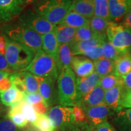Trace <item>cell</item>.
<instances>
[{"mask_svg": "<svg viewBox=\"0 0 131 131\" xmlns=\"http://www.w3.org/2000/svg\"><path fill=\"white\" fill-rule=\"evenodd\" d=\"M125 93L123 85H118L105 92L104 104L109 108L119 110L122 108V101Z\"/></svg>", "mask_w": 131, "mask_h": 131, "instance_id": "2e32d148", "label": "cell"}, {"mask_svg": "<svg viewBox=\"0 0 131 131\" xmlns=\"http://www.w3.org/2000/svg\"><path fill=\"white\" fill-rule=\"evenodd\" d=\"M24 93L12 86L6 91H0V103L7 107H14L24 100Z\"/></svg>", "mask_w": 131, "mask_h": 131, "instance_id": "ac0fdd59", "label": "cell"}, {"mask_svg": "<svg viewBox=\"0 0 131 131\" xmlns=\"http://www.w3.org/2000/svg\"><path fill=\"white\" fill-rule=\"evenodd\" d=\"M12 70L5 55L0 53V71L10 73Z\"/></svg>", "mask_w": 131, "mask_h": 131, "instance_id": "ab89813d", "label": "cell"}, {"mask_svg": "<svg viewBox=\"0 0 131 131\" xmlns=\"http://www.w3.org/2000/svg\"><path fill=\"white\" fill-rule=\"evenodd\" d=\"M40 81L38 92L41 95L47 107L53 105L58 100L55 91V82L56 80L51 78L38 77Z\"/></svg>", "mask_w": 131, "mask_h": 131, "instance_id": "30bf717a", "label": "cell"}, {"mask_svg": "<svg viewBox=\"0 0 131 131\" xmlns=\"http://www.w3.org/2000/svg\"><path fill=\"white\" fill-rule=\"evenodd\" d=\"M110 21L99 17L94 16L89 19L90 27L93 32L97 35H106V31Z\"/></svg>", "mask_w": 131, "mask_h": 131, "instance_id": "4316f807", "label": "cell"}, {"mask_svg": "<svg viewBox=\"0 0 131 131\" xmlns=\"http://www.w3.org/2000/svg\"><path fill=\"white\" fill-rule=\"evenodd\" d=\"M12 86V84L10 80L9 77L5 78L0 81V91H6L10 89Z\"/></svg>", "mask_w": 131, "mask_h": 131, "instance_id": "ee69618b", "label": "cell"}, {"mask_svg": "<svg viewBox=\"0 0 131 131\" xmlns=\"http://www.w3.org/2000/svg\"><path fill=\"white\" fill-rule=\"evenodd\" d=\"M61 24L77 29L89 24V19L70 9Z\"/></svg>", "mask_w": 131, "mask_h": 131, "instance_id": "603a6c76", "label": "cell"}, {"mask_svg": "<svg viewBox=\"0 0 131 131\" xmlns=\"http://www.w3.org/2000/svg\"><path fill=\"white\" fill-rule=\"evenodd\" d=\"M6 49V39L4 34L0 33V53L5 55Z\"/></svg>", "mask_w": 131, "mask_h": 131, "instance_id": "bcb514c9", "label": "cell"}, {"mask_svg": "<svg viewBox=\"0 0 131 131\" xmlns=\"http://www.w3.org/2000/svg\"><path fill=\"white\" fill-rule=\"evenodd\" d=\"M21 112L24 115L29 122L34 123L37 120L38 114L35 111L32 104L27 103L26 101H22L19 103Z\"/></svg>", "mask_w": 131, "mask_h": 131, "instance_id": "4dcf8cb0", "label": "cell"}, {"mask_svg": "<svg viewBox=\"0 0 131 131\" xmlns=\"http://www.w3.org/2000/svg\"><path fill=\"white\" fill-rule=\"evenodd\" d=\"M6 57L13 70H23L32 61L35 52L29 47L10 40L6 36Z\"/></svg>", "mask_w": 131, "mask_h": 131, "instance_id": "277c9868", "label": "cell"}, {"mask_svg": "<svg viewBox=\"0 0 131 131\" xmlns=\"http://www.w3.org/2000/svg\"><path fill=\"white\" fill-rule=\"evenodd\" d=\"M105 91L99 84L80 100L77 106L83 107H94L104 104Z\"/></svg>", "mask_w": 131, "mask_h": 131, "instance_id": "e0dca14e", "label": "cell"}, {"mask_svg": "<svg viewBox=\"0 0 131 131\" xmlns=\"http://www.w3.org/2000/svg\"><path fill=\"white\" fill-rule=\"evenodd\" d=\"M24 7L23 0H0V20L11 21L21 14Z\"/></svg>", "mask_w": 131, "mask_h": 131, "instance_id": "9c48e42d", "label": "cell"}, {"mask_svg": "<svg viewBox=\"0 0 131 131\" xmlns=\"http://www.w3.org/2000/svg\"><path fill=\"white\" fill-rule=\"evenodd\" d=\"M122 107L131 109V92H126L122 101Z\"/></svg>", "mask_w": 131, "mask_h": 131, "instance_id": "b9f144b4", "label": "cell"}, {"mask_svg": "<svg viewBox=\"0 0 131 131\" xmlns=\"http://www.w3.org/2000/svg\"><path fill=\"white\" fill-rule=\"evenodd\" d=\"M47 115L53 129L65 130L74 124L72 108L70 107L53 106L49 109Z\"/></svg>", "mask_w": 131, "mask_h": 131, "instance_id": "52a82bcc", "label": "cell"}, {"mask_svg": "<svg viewBox=\"0 0 131 131\" xmlns=\"http://www.w3.org/2000/svg\"><path fill=\"white\" fill-rule=\"evenodd\" d=\"M83 109L88 120L93 126L96 127L107 122L110 113V108L104 103L94 107H83Z\"/></svg>", "mask_w": 131, "mask_h": 131, "instance_id": "8fae6325", "label": "cell"}, {"mask_svg": "<svg viewBox=\"0 0 131 131\" xmlns=\"http://www.w3.org/2000/svg\"><path fill=\"white\" fill-rule=\"evenodd\" d=\"M119 115L123 117L127 121V122L131 124V109H126L121 111Z\"/></svg>", "mask_w": 131, "mask_h": 131, "instance_id": "7dc6e473", "label": "cell"}, {"mask_svg": "<svg viewBox=\"0 0 131 131\" xmlns=\"http://www.w3.org/2000/svg\"><path fill=\"white\" fill-rule=\"evenodd\" d=\"M39 1L40 0H23V2L24 6H27L31 4H35Z\"/></svg>", "mask_w": 131, "mask_h": 131, "instance_id": "681fc988", "label": "cell"}, {"mask_svg": "<svg viewBox=\"0 0 131 131\" xmlns=\"http://www.w3.org/2000/svg\"><path fill=\"white\" fill-rule=\"evenodd\" d=\"M42 50L49 54L57 62L60 47V43L57 40L54 31L41 35Z\"/></svg>", "mask_w": 131, "mask_h": 131, "instance_id": "d6986e66", "label": "cell"}, {"mask_svg": "<svg viewBox=\"0 0 131 131\" xmlns=\"http://www.w3.org/2000/svg\"><path fill=\"white\" fill-rule=\"evenodd\" d=\"M19 22L41 35L54 31L57 26L50 23L34 10H27L21 14L19 16Z\"/></svg>", "mask_w": 131, "mask_h": 131, "instance_id": "ba28073f", "label": "cell"}, {"mask_svg": "<svg viewBox=\"0 0 131 131\" xmlns=\"http://www.w3.org/2000/svg\"><path fill=\"white\" fill-rule=\"evenodd\" d=\"M101 46H102L103 51H104V57L106 58L115 61L119 57L123 55L122 52L115 48L110 43V42L107 40V39L103 42Z\"/></svg>", "mask_w": 131, "mask_h": 131, "instance_id": "1f68e13d", "label": "cell"}, {"mask_svg": "<svg viewBox=\"0 0 131 131\" xmlns=\"http://www.w3.org/2000/svg\"><path fill=\"white\" fill-rule=\"evenodd\" d=\"M9 78L13 86L16 87L18 90L24 93L27 92L25 83H24V81L23 72L22 71L19 73H15L10 75Z\"/></svg>", "mask_w": 131, "mask_h": 131, "instance_id": "e575fe53", "label": "cell"}, {"mask_svg": "<svg viewBox=\"0 0 131 131\" xmlns=\"http://www.w3.org/2000/svg\"><path fill=\"white\" fill-rule=\"evenodd\" d=\"M70 9L81 15L86 18L94 16V0H73Z\"/></svg>", "mask_w": 131, "mask_h": 131, "instance_id": "44dd1931", "label": "cell"}, {"mask_svg": "<svg viewBox=\"0 0 131 131\" xmlns=\"http://www.w3.org/2000/svg\"><path fill=\"white\" fill-rule=\"evenodd\" d=\"M99 85L106 92L114 87L118 85H123V81L122 77L118 76L115 73H112L101 78Z\"/></svg>", "mask_w": 131, "mask_h": 131, "instance_id": "83f0119b", "label": "cell"}, {"mask_svg": "<svg viewBox=\"0 0 131 131\" xmlns=\"http://www.w3.org/2000/svg\"><path fill=\"white\" fill-rule=\"evenodd\" d=\"M10 73L6 72L0 71V81L5 78L9 77H10Z\"/></svg>", "mask_w": 131, "mask_h": 131, "instance_id": "f907efd6", "label": "cell"}, {"mask_svg": "<svg viewBox=\"0 0 131 131\" xmlns=\"http://www.w3.org/2000/svg\"><path fill=\"white\" fill-rule=\"evenodd\" d=\"M72 111L73 117H74V123H83L88 119L84 109L81 106H73V107L72 108Z\"/></svg>", "mask_w": 131, "mask_h": 131, "instance_id": "8d00e7d4", "label": "cell"}, {"mask_svg": "<svg viewBox=\"0 0 131 131\" xmlns=\"http://www.w3.org/2000/svg\"><path fill=\"white\" fill-rule=\"evenodd\" d=\"M23 72L24 81L25 83L26 91L28 93H37L39 91L40 81L38 77L33 75L27 71Z\"/></svg>", "mask_w": 131, "mask_h": 131, "instance_id": "f1b7e54d", "label": "cell"}, {"mask_svg": "<svg viewBox=\"0 0 131 131\" xmlns=\"http://www.w3.org/2000/svg\"><path fill=\"white\" fill-rule=\"evenodd\" d=\"M32 124L36 129L40 131L54 130L47 114H38L37 119Z\"/></svg>", "mask_w": 131, "mask_h": 131, "instance_id": "836d02e7", "label": "cell"}, {"mask_svg": "<svg viewBox=\"0 0 131 131\" xmlns=\"http://www.w3.org/2000/svg\"><path fill=\"white\" fill-rule=\"evenodd\" d=\"M5 117L10 119L18 128H24L29 122L21 112L19 103L14 107H10Z\"/></svg>", "mask_w": 131, "mask_h": 131, "instance_id": "484cf974", "label": "cell"}, {"mask_svg": "<svg viewBox=\"0 0 131 131\" xmlns=\"http://www.w3.org/2000/svg\"><path fill=\"white\" fill-rule=\"evenodd\" d=\"M73 0H40L34 4V10L54 25L61 23Z\"/></svg>", "mask_w": 131, "mask_h": 131, "instance_id": "7a4b0ae2", "label": "cell"}, {"mask_svg": "<svg viewBox=\"0 0 131 131\" xmlns=\"http://www.w3.org/2000/svg\"><path fill=\"white\" fill-rule=\"evenodd\" d=\"M96 131H116L115 130V129L112 127V126L111 125L106 122L104 123L101 124V125L98 126L96 127Z\"/></svg>", "mask_w": 131, "mask_h": 131, "instance_id": "f6af8a7d", "label": "cell"}, {"mask_svg": "<svg viewBox=\"0 0 131 131\" xmlns=\"http://www.w3.org/2000/svg\"><path fill=\"white\" fill-rule=\"evenodd\" d=\"M0 24H1V20H0Z\"/></svg>", "mask_w": 131, "mask_h": 131, "instance_id": "11a10c76", "label": "cell"}, {"mask_svg": "<svg viewBox=\"0 0 131 131\" xmlns=\"http://www.w3.org/2000/svg\"><path fill=\"white\" fill-rule=\"evenodd\" d=\"M131 9V0H109L110 21L118 22L124 19Z\"/></svg>", "mask_w": 131, "mask_h": 131, "instance_id": "7c38bea8", "label": "cell"}, {"mask_svg": "<svg viewBox=\"0 0 131 131\" xmlns=\"http://www.w3.org/2000/svg\"><path fill=\"white\" fill-rule=\"evenodd\" d=\"M107 37L106 35H96L94 38L90 40L73 42L70 45L73 55H83L86 52L92 49L93 47L102 45L103 42L107 40Z\"/></svg>", "mask_w": 131, "mask_h": 131, "instance_id": "5bb4252c", "label": "cell"}, {"mask_svg": "<svg viewBox=\"0 0 131 131\" xmlns=\"http://www.w3.org/2000/svg\"><path fill=\"white\" fill-rule=\"evenodd\" d=\"M124 89L131 92V71L122 77Z\"/></svg>", "mask_w": 131, "mask_h": 131, "instance_id": "7bdbcfd3", "label": "cell"}, {"mask_svg": "<svg viewBox=\"0 0 131 131\" xmlns=\"http://www.w3.org/2000/svg\"><path fill=\"white\" fill-rule=\"evenodd\" d=\"M96 35L97 34H95L93 32L90 27V25L88 24L77 29L73 42L90 40L94 38Z\"/></svg>", "mask_w": 131, "mask_h": 131, "instance_id": "d6a6232c", "label": "cell"}, {"mask_svg": "<svg viewBox=\"0 0 131 131\" xmlns=\"http://www.w3.org/2000/svg\"><path fill=\"white\" fill-rule=\"evenodd\" d=\"M5 112H6V109H5V108L3 107L2 104L0 103V118H2L3 116L4 115V114H5Z\"/></svg>", "mask_w": 131, "mask_h": 131, "instance_id": "816d5d0a", "label": "cell"}, {"mask_svg": "<svg viewBox=\"0 0 131 131\" xmlns=\"http://www.w3.org/2000/svg\"><path fill=\"white\" fill-rule=\"evenodd\" d=\"M32 106L38 114H46L48 107L45 104V101H41L34 104H32Z\"/></svg>", "mask_w": 131, "mask_h": 131, "instance_id": "60d3db41", "label": "cell"}, {"mask_svg": "<svg viewBox=\"0 0 131 131\" xmlns=\"http://www.w3.org/2000/svg\"><path fill=\"white\" fill-rule=\"evenodd\" d=\"M107 40L110 43L122 52L128 53L131 50V29L123 24L110 21L106 31Z\"/></svg>", "mask_w": 131, "mask_h": 131, "instance_id": "8992f818", "label": "cell"}, {"mask_svg": "<svg viewBox=\"0 0 131 131\" xmlns=\"http://www.w3.org/2000/svg\"><path fill=\"white\" fill-rule=\"evenodd\" d=\"M77 29L64 24H58L54 32L60 45H71L74 41Z\"/></svg>", "mask_w": 131, "mask_h": 131, "instance_id": "ffe728a7", "label": "cell"}, {"mask_svg": "<svg viewBox=\"0 0 131 131\" xmlns=\"http://www.w3.org/2000/svg\"><path fill=\"white\" fill-rule=\"evenodd\" d=\"M87 131H96V130H87Z\"/></svg>", "mask_w": 131, "mask_h": 131, "instance_id": "db71d44e", "label": "cell"}, {"mask_svg": "<svg viewBox=\"0 0 131 131\" xmlns=\"http://www.w3.org/2000/svg\"><path fill=\"white\" fill-rule=\"evenodd\" d=\"M0 131H19L16 126L9 118L3 116L0 118Z\"/></svg>", "mask_w": 131, "mask_h": 131, "instance_id": "74e56055", "label": "cell"}, {"mask_svg": "<svg viewBox=\"0 0 131 131\" xmlns=\"http://www.w3.org/2000/svg\"><path fill=\"white\" fill-rule=\"evenodd\" d=\"M95 66V72L101 78L111 73H114L115 63L113 60L103 58L95 60L94 62Z\"/></svg>", "mask_w": 131, "mask_h": 131, "instance_id": "d4e9b609", "label": "cell"}, {"mask_svg": "<svg viewBox=\"0 0 131 131\" xmlns=\"http://www.w3.org/2000/svg\"><path fill=\"white\" fill-rule=\"evenodd\" d=\"M24 100L30 104H36V103L45 101L40 93H24Z\"/></svg>", "mask_w": 131, "mask_h": 131, "instance_id": "f35d334b", "label": "cell"}, {"mask_svg": "<svg viewBox=\"0 0 131 131\" xmlns=\"http://www.w3.org/2000/svg\"><path fill=\"white\" fill-rule=\"evenodd\" d=\"M94 16H99L110 21L109 0H94Z\"/></svg>", "mask_w": 131, "mask_h": 131, "instance_id": "f546056e", "label": "cell"}, {"mask_svg": "<svg viewBox=\"0 0 131 131\" xmlns=\"http://www.w3.org/2000/svg\"><path fill=\"white\" fill-rule=\"evenodd\" d=\"M4 34L10 40L29 47L35 53L42 48L41 35L19 23L6 26Z\"/></svg>", "mask_w": 131, "mask_h": 131, "instance_id": "3957f363", "label": "cell"}, {"mask_svg": "<svg viewBox=\"0 0 131 131\" xmlns=\"http://www.w3.org/2000/svg\"><path fill=\"white\" fill-rule=\"evenodd\" d=\"M73 57V55L70 45H60L58 58L56 62L58 73L64 67L71 68Z\"/></svg>", "mask_w": 131, "mask_h": 131, "instance_id": "7402d4cb", "label": "cell"}, {"mask_svg": "<svg viewBox=\"0 0 131 131\" xmlns=\"http://www.w3.org/2000/svg\"><path fill=\"white\" fill-rule=\"evenodd\" d=\"M114 73L118 76L123 77L131 71V53H124L114 61Z\"/></svg>", "mask_w": 131, "mask_h": 131, "instance_id": "cb8c5ba5", "label": "cell"}, {"mask_svg": "<svg viewBox=\"0 0 131 131\" xmlns=\"http://www.w3.org/2000/svg\"><path fill=\"white\" fill-rule=\"evenodd\" d=\"M28 131H40V130H35V129H34V130H32V129H30V130H28Z\"/></svg>", "mask_w": 131, "mask_h": 131, "instance_id": "f5cc1de1", "label": "cell"}, {"mask_svg": "<svg viewBox=\"0 0 131 131\" xmlns=\"http://www.w3.org/2000/svg\"><path fill=\"white\" fill-rule=\"evenodd\" d=\"M87 58L93 60L94 61L100 60L104 57V51L101 46H97L90 49L88 52H86L84 55Z\"/></svg>", "mask_w": 131, "mask_h": 131, "instance_id": "d590c367", "label": "cell"}, {"mask_svg": "<svg viewBox=\"0 0 131 131\" xmlns=\"http://www.w3.org/2000/svg\"><path fill=\"white\" fill-rule=\"evenodd\" d=\"M100 78V77L95 72L89 76L77 78V91L79 98L78 102L81 98L89 94L92 90L94 89L97 85L99 84Z\"/></svg>", "mask_w": 131, "mask_h": 131, "instance_id": "9a60e30c", "label": "cell"}, {"mask_svg": "<svg viewBox=\"0 0 131 131\" xmlns=\"http://www.w3.org/2000/svg\"><path fill=\"white\" fill-rule=\"evenodd\" d=\"M123 25L126 27L131 29V9L124 16L123 21Z\"/></svg>", "mask_w": 131, "mask_h": 131, "instance_id": "c3c4849f", "label": "cell"}, {"mask_svg": "<svg viewBox=\"0 0 131 131\" xmlns=\"http://www.w3.org/2000/svg\"><path fill=\"white\" fill-rule=\"evenodd\" d=\"M57 85L58 101L61 106H77L79 101L77 82L74 72L70 67L62 69L57 78Z\"/></svg>", "mask_w": 131, "mask_h": 131, "instance_id": "6da1fadb", "label": "cell"}, {"mask_svg": "<svg viewBox=\"0 0 131 131\" xmlns=\"http://www.w3.org/2000/svg\"><path fill=\"white\" fill-rule=\"evenodd\" d=\"M71 68L78 77H85L95 72L94 63L91 59L80 55L73 56Z\"/></svg>", "mask_w": 131, "mask_h": 131, "instance_id": "4fadbf2b", "label": "cell"}, {"mask_svg": "<svg viewBox=\"0 0 131 131\" xmlns=\"http://www.w3.org/2000/svg\"><path fill=\"white\" fill-rule=\"evenodd\" d=\"M23 70L38 77L51 78L55 80L58 77L56 61L42 49L35 53L32 61Z\"/></svg>", "mask_w": 131, "mask_h": 131, "instance_id": "5b68a950", "label": "cell"}]
</instances>
